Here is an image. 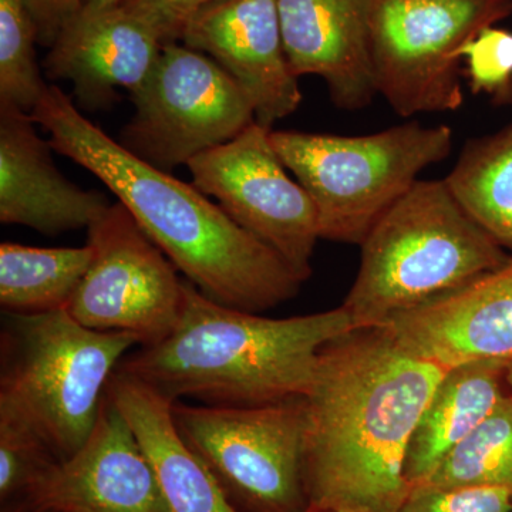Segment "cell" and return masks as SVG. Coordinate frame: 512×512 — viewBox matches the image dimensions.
<instances>
[{
	"mask_svg": "<svg viewBox=\"0 0 512 512\" xmlns=\"http://www.w3.org/2000/svg\"><path fill=\"white\" fill-rule=\"evenodd\" d=\"M37 28L26 0H0V106L32 114L49 84L36 62Z\"/></svg>",
	"mask_w": 512,
	"mask_h": 512,
	"instance_id": "603a6c76",
	"label": "cell"
},
{
	"mask_svg": "<svg viewBox=\"0 0 512 512\" xmlns=\"http://www.w3.org/2000/svg\"><path fill=\"white\" fill-rule=\"evenodd\" d=\"M35 124L32 114L0 106V222L52 237L89 229L110 201L60 173Z\"/></svg>",
	"mask_w": 512,
	"mask_h": 512,
	"instance_id": "9a60e30c",
	"label": "cell"
},
{
	"mask_svg": "<svg viewBox=\"0 0 512 512\" xmlns=\"http://www.w3.org/2000/svg\"><path fill=\"white\" fill-rule=\"evenodd\" d=\"M466 59L468 80L474 93L497 100L512 93V33L495 26L485 28L460 50Z\"/></svg>",
	"mask_w": 512,
	"mask_h": 512,
	"instance_id": "d4e9b609",
	"label": "cell"
},
{
	"mask_svg": "<svg viewBox=\"0 0 512 512\" xmlns=\"http://www.w3.org/2000/svg\"><path fill=\"white\" fill-rule=\"evenodd\" d=\"M93 249L0 245V305L6 315L63 311L83 281Z\"/></svg>",
	"mask_w": 512,
	"mask_h": 512,
	"instance_id": "ffe728a7",
	"label": "cell"
},
{
	"mask_svg": "<svg viewBox=\"0 0 512 512\" xmlns=\"http://www.w3.org/2000/svg\"><path fill=\"white\" fill-rule=\"evenodd\" d=\"M187 167L192 184L281 256L302 282L312 275L318 212L305 188L286 173L272 146L271 128L255 121L234 140L192 158Z\"/></svg>",
	"mask_w": 512,
	"mask_h": 512,
	"instance_id": "8fae6325",
	"label": "cell"
},
{
	"mask_svg": "<svg viewBox=\"0 0 512 512\" xmlns=\"http://www.w3.org/2000/svg\"><path fill=\"white\" fill-rule=\"evenodd\" d=\"M419 485L512 488V394L504 396Z\"/></svg>",
	"mask_w": 512,
	"mask_h": 512,
	"instance_id": "7402d4cb",
	"label": "cell"
},
{
	"mask_svg": "<svg viewBox=\"0 0 512 512\" xmlns=\"http://www.w3.org/2000/svg\"><path fill=\"white\" fill-rule=\"evenodd\" d=\"M8 512H55L50 510H43V508L35 507V505L26 503V501H20L19 505L16 504L12 510Z\"/></svg>",
	"mask_w": 512,
	"mask_h": 512,
	"instance_id": "f546056e",
	"label": "cell"
},
{
	"mask_svg": "<svg viewBox=\"0 0 512 512\" xmlns=\"http://www.w3.org/2000/svg\"><path fill=\"white\" fill-rule=\"evenodd\" d=\"M510 359H481L450 367L417 421L407 447L404 476L424 483L441 461L510 394Z\"/></svg>",
	"mask_w": 512,
	"mask_h": 512,
	"instance_id": "d6986e66",
	"label": "cell"
},
{
	"mask_svg": "<svg viewBox=\"0 0 512 512\" xmlns=\"http://www.w3.org/2000/svg\"><path fill=\"white\" fill-rule=\"evenodd\" d=\"M178 433L239 512H306L305 397L171 407Z\"/></svg>",
	"mask_w": 512,
	"mask_h": 512,
	"instance_id": "52a82bcc",
	"label": "cell"
},
{
	"mask_svg": "<svg viewBox=\"0 0 512 512\" xmlns=\"http://www.w3.org/2000/svg\"><path fill=\"white\" fill-rule=\"evenodd\" d=\"M360 247L359 271L342 305L359 328H384L512 255L464 211L444 180L416 181Z\"/></svg>",
	"mask_w": 512,
	"mask_h": 512,
	"instance_id": "277c9868",
	"label": "cell"
},
{
	"mask_svg": "<svg viewBox=\"0 0 512 512\" xmlns=\"http://www.w3.org/2000/svg\"><path fill=\"white\" fill-rule=\"evenodd\" d=\"M444 181L464 211L512 254V126L471 140Z\"/></svg>",
	"mask_w": 512,
	"mask_h": 512,
	"instance_id": "44dd1931",
	"label": "cell"
},
{
	"mask_svg": "<svg viewBox=\"0 0 512 512\" xmlns=\"http://www.w3.org/2000/svg\"><path fill=\"white\" fill-rule=\"evenodd\" d=\"M107 393L126 417L156 471L170 512H239L175 427L173 402L116 370Z\"/></svg>",
	"mask_w": 512,
	"mask_h": 512,
	"instance_id": "ac0fdd59",
	"label": "cell"
},
{
	"mask_svg": "<svg viewBox=\"0 0 512 512\" xmlns=\"http://www.w3.org/2000/svg\"><path fill=\"white\" fill-rule=\"evenodd\" d=\"M130 96L136 113L120 143L165 173L255 123L247 97L220 64L177 42L165 43L146 83Z\"/></svg>",
	"mask_w": 512,
	"mask_h": 512,
	"instance_id": "9c48e42d",
	"label": "cell"
},
{
	"mask_svg": "<svg viewBox=\"0 0 512 512\" xmlns=\"http://www.w3.org/2000/svg\"><path fill=\"white\" fill-rule=\"evenodd\" d=\"M184 295L173 333L117 369L173 403L191 397L214 406H258L305 397L322 349L360 329L343 306L271 319L212 301L191 282Z\"/></svg>",
	"mask_w": 512,
	"mask_h": 512,
	"instance_id": "3957f363",
	"label": "cell"
},
{
	"mask_svg": "<svg viewBox=\"0 0 512 512\" xmlns=\"http://www.w3.org/2000/svg\"><path fill=\"white\" fill-rule=\"evenodd\" d=\"M511 512H512V508H511Z\"/></svg>",
	"mask_w": 512,
	"mask_h": 512,
	"instance_id": "d6a6232c",
	"label": "cell"
},
{
	"mask_svg": "<svg viewBox=\"0 0 512 512\" xmlns=\"http://www.w3.org/2000/svg\"><path fill=\"white\" fill-rule=\"evenodd\" d=\"M163 46L153 30L121 6L80 9L57 35L46 74L53 82L72 84L83 107L109 106L116 90L131 94L146 83Z\"/></svg>",
	"mask_w": 512,
	"mask_h": 512,
	"instance_id": "2e32d148",
	"label": "cell"
},
{
	"mask_svg": "<svg viewBox=\"0 0 512 512\" xmlns=\"http://www.w3.org/2000/svg\"><path fill=\"white\" fill-rule=\"evenodd\" d=\"M45 440L25 423L0 414V500L25 501L37 481L57 463Z\"/></svg>",
	"mask_w": 512,
	"mask_h": 512,
	"instance_id": "cb8c5ba5",
	"label": "cell"
},
{
	"mask_svg": "<svg viewBox=\"0 0 512 512\" xmlns=\"http://www.w3.org/2000/svg\"><path fill=\"white\" fill-rule=\"evenodd\" d=\"M507 384L508 389H510V393L512 394V357L510 359V362H508L507 367Z\"/></svg>",
	"mask_w": 512,
	"mask_h": 512,
	"instance_id": "4dcf8cb0",
	"label": "cell"
},
{
	"mask_svg": "<svg viewBox=\"0 0 512 512\" xmlns=\"http://www.w3.org/2000/svg\"><path fill=\"white\" fill-rule=\"evenodd\" d=\"M404 349L450 367L512 357L510 261L384 326Z\"/></svg>",
	"mask_w": 512,
	"mask_h": 512,
	"instance_id": "5bb4252c",
	"label": "cell"
},
{
	"mask_svg": "<svg viewBox=\"0 0 512 512\" xmlns=\"http://www.w3.org/2000/svg\"><path fill=\"white\" fill-rule=\"evenodd\" d=\"M215 0H126L121 8L153 30L161 43L181 39L188 20Z\"/></svg>",
	"mask_w": 512,
	"mask_h": 512,
	"instance_id": "4316f807",
	"label": "cell"
},
{
	"mask_svg": "<svg viewBox=\"0 0 512 512\" xmlns=\"http://www.w3.org/2000/svg\"><path fill=\"white\" fill-rule=\"evenodd\" d=\"M126 0H82V9L86 10H103L116 8Z\"/></svg>",
	"mask_w": 512,
	"mask_h": 512,
	"instance_id": "f1b7e54d",
	"label": "cell"
},
{
	"mask_svg": "<svg viewBox=\"0 0 512 512\" xmlns=\"http://www.w3.org/2000/svg\"><path fill=\"white\" fill-rule=\"evenodd\" d=\"M510 15L512 0H370L377 93L400 117L460 109V50Z\"/></svg>",
	"mask_w": 512,
	"mask_h": 512,
	"instance_id": "ba28073f",
	"label": "cell"
},
{
	"mask_svg": "<svg viewBox=\"0 0 512 512\" xmlns=\"http://www.w3.org/2000/svg\"><path fill=\"white\" fill-rule=\"evenodd\" d=\"M25 501L55 512H170L156 471L109 393L86 443L53 464Z\"/></svg>",
	"mask_w": 512,
	"mask_h": 512,
	"instance_id": "7c38bea8",
	"label": "cell"
},
{
	"mask_svg": "<svg viewBox=\"0 0 512 512\" xmlns=\"http://www.w3.org/2000/svg\"><path fill=\"white\" fill-rule=\"evenodd\" d=\"M89 269L66 311L86 328L163 342L180 322L185 282L121 202L87 229Z\"/></svg>",
	"mask_w": 512,
	"mask_h": 512,
	"instance_id": "30bf717a",
	"label": "cell"
},
{
	"mask_svg": "<svg viewBox=\"0 0 512 512\" xmlns=\"http://www.w3.org/2000/svg\"><path fill=\"white\" fill-rule=\"evenodd\" d=\"M306 512H335V511L322 510V508L311 507Z\"/></svg>",
	"mask_w": 512,
	"mask_h": 512,
	"instance_id": "1f68e13d",
	"label": "cell"
},
{
	"mask_svg": "<svg viewBox=\"0 0 512 512\" xmlns=\"http://www.w3.org/2000/svg\"><path fill=\"white\" fill-rule=\"evenodd\" d=\"M6 316L0 414L25 423L66 460L89 439L111 377L140 339L86 328L66 309Z\"/></svg>",
	"mask_w": 512,
	"mask_h": 512,
	"instance_id": "5b68a950",
	"label": "cell"
},
{
	"mask_svg": "<svg viewBox=\"0 0 512 512\" xmlns=\"http://www.w3.org/2000/svg\"><path fill=\"white\" fill-rule=\"evenodd\" d=\"M37 28V40L52 46L64 23L82 9V0H26Z\"/></svg>",
	"mask_w": 512,
	"mask_h": 512,
	"instance_id": "83f0119b",
	"label": "cell"
},
{
	"mask_svg": "<svg viewBox=\"0 0 512 512\" xmlns=\"http://www.w3.org/2000/svg\"><path fill=\"white\" fill-rule=\"evenodd\" d=\"M512 488L412 487L399 512H511Z\"/></svg>",
	"mask_w": 512,
	"mask_h": 512,
	"instance_id": "484cf974",
	"label": "cell"
},
{
	"mask_svg": "<svg viewBox=\"0 0 512 512\" xmlns=\"http://www.w3.org/2000/svg\"><path fill=\"white\" fill-rule=\"evenodd\" d=\"M180 40L220 64L247 97L261 126L271 128L301 106L276 0H215L188 20Z\"/></svg>",
	"mask_w": 512,
	"mask_h": 512,
	"instance_id": "4fadbf2b",
	"label": "cell"
},
{
	"mask_svg": "<svg viewBox=\"0 0 512 512\" xmlns=\"http://www.w3.org/2000/svg\"><path fill=\"white\" fill-rule=\"evenodd\" d=\"M32 117L49 134L53 150L96 175L207 298L258 313L298 295L303 282L281 256L194 184L158 170L113 140L57 84H49Z\"/></svg>",
	"mask_w": 512,
	"mask_h": 512,
	"instance_id": "7a4b0ae2",
	"label": "cell"
},
{
	"mask_svg": "<svg viewBox=\"0 0 512 512\" xmlns=\"http://www.w3.org/2000/svg\"><path fill=\"white\" fill-rule=\"evenodd\" d=\"M370 0H276L289 66L315 74L340 109L359 110L377 94L369 36Z\"/></svg>",
	"mask_w": 512,
	"mask_h": 512,
	"instance_id": "e0dca14e",
	"label": "cell"
},
{
	"mask_svg": "<svg viewBox=\"0 0 512 512\" xmlns=\"http://www.w3.org/2000/svg\"><path fill=\"white\" fill-rule=\"evenodd\" d=\"M446 372L386 328L355 329L326 345L305 396L311 507L399 512L412 490L409 441Z\"/></svg>",
	"mask_w": 512,
	"mask_h": 512,
	"instance_id": "6da1fadb",
	"label": "cell"
},
{
	"mask_svg": "<svg viewBox=\"0 0 512 512\" xmlns=\"http://www.w3.org/2000/svg\"><path fill=\"white\" fill-rule=\"evenodd\" d=\"M271 141L312 198L320 239L362 245L421 171L446 160L453 130L409 123L356 137L271 131Z\"/></svg>",
	"mask_w": 512,
	"mask_h": 512,
	"instance_id": "8992f818",
	"label": "cell"
}]
</instances>
